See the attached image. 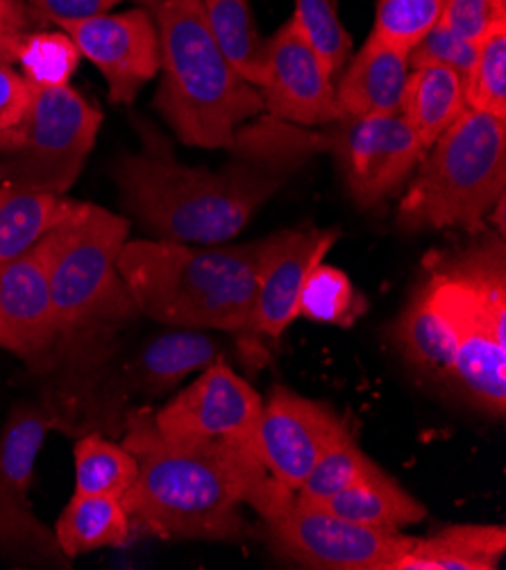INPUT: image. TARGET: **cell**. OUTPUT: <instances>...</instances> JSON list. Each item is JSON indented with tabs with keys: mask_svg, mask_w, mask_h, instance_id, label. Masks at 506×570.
Listing matches in <instances>:
<instances>
[{
	"mask_svg": "<svg viewBox=\"0 0 506 570\" xmlns=\"http://www.w3.org/2000/svg\"><path fill=\"white\" fill-rule=\"evenodd\" d=\"M62 30L80 55L98 67L115 102H135L141 87L159 73V37L146 8L102 14Z\"/></svg>",
	"mask_w": 506,
	"mask_h": 570,
	"instance_id": "2e32d148",
	"label": "cell"
},
{
	"mask_svg": "<svg viewBox=\"0 0 506 570\" xmlns=\"http://www.w3.org/2000/svg\"><path fill=\"white\" fill-rule=\"evenodd\" d=\"M48 253L43 237L26 253L0 262V348L37 362L58 346Z\"/></svg>",
	"mask_w": 506,
	"mask_h": 570,
	"instance_id": "e0dca14e",
	"label": "cell"
},
{
	"mask_svg": "<svg viewBox=\"0 0 506 570\" xmlns=\"http://www.w3.org/2000/svg\"><path fill=\"white\" fill-rule=\"evenodd\" d=\"M506 552L502 525H449L414 539L390 570H495Z\"/></svg>",
	"mask_w": 506,
	"mask_h": 570,
	"instance_id": "ffe728a7",
	"label": "cell"
},
{
	"mask_svg": "<svg viewBox=\"0 0 506 570\" xmlns=\"http://www.w3.org/2000/svg\"><path fill=\"white\" fill-rule=\"evenodd\" d=\"M468 109L464 80L438 67L411 69L405 100L403 117L416 132L418 141L427 150L462 114Z\"/></svg>",
	"mask_w": 506,
	"mask_h": 570,
	"instance_id": "603a6c76",
	"label": "cell"
},
{
	"mask_svg": "<svg viewBox=\"0 0 506 570\" xmlns=\"http://www.w3.org/2000/svg\"><path fill=\"white\" fill-rule=\"evenodd\" d=\"M261 405V395L228 362L218 360L171 403L152 410V421L168 441L228 445L257 458L255 436Z\"/></svg>",
	"mask_w": 506,
	"mask_h": 570,
	"instance_id": "30bf717a",
	"label": "cell"
},
{
	"mask_svg": "<svg viewBox=\"0 0 506 570\" xmlns=\"http://www.w3.org/2000/svg\"><path fill=\"white\" fill-rule=\"evenodd\" d=\"M396 336L405 357L418 371L431 377H453L457 336L443 309L436 305L427 282L405 307Z\"/></svg>",
	"mask_w": 506,
	"mask_h": 570,
	"instance_id": "7402d4cb",
	"label": "cell"
},
{
	"mask_svg": "<svg viewBox=\"0 0 506 570\" xmlns=\"http://www.w3.org/2000/svg\"><path fill=\"white\" fill-rule=\"evenodd\" d=\"M316 507H323L350 523L390 532H403V528L416 525L427 517L425 504L381 469Z\"/></svg>",
	"mask_w": 506,
	"mask_h": 570,
	"instance_id": "44dd1931",
	"label": "cell"
},
{
	"mask_svg": "<svg viewBox=\"0 0 506 570\" xmlns=\"http://www.w3.org/2000/svg\"><path fill=\"white\" fill-rule=\"evenodd\" d=\"M366 307L368 303L355 289L353 279L341 268L320 262L305 282L298 314L316 323L350 327Z\"/></svg>",
	"mask_w": 506,
	"mask_h": 570,
	"instance_id": "83f0119b",
	"label": "cell"
},
{
	"mask_svg": "<svg viewBox=\"0 0 506 570\" xmlns=\"http://www.w3.org/2000/svg\"><path fill=\"white\" fill-rule=\"evenodd\" d=\"M291 21L318 55L329 78L339 76L350 60L353 37L344 28L334 0H296Z\"/></svg>",
	"mask_w": 506,
	"mask_h": 570,
	"instance_id": "4dcf8cb0",
	"label": "cell"
},
{
	"mask_svg": "<svg viewBox=\"0 0 506 570\" xmlns=\"http://www.w3.org/2000/svg\"><path fill=\"white\" fill-rule=\"evenodd\" d=\"M429 292L457 336L453 380L484 414L506 412V323L497 321L457 279L431 268Z\"/></svg>",
	"mask_w": 506,
	"mask_h": 570,
	"instance_id": "7c38bea8",
	"label": "cell"
},
{
	"mask_svg": "<svg viewBox=\"0 0 506 570\" xmlns=\"http://www.w3.org/2000/svg\"><path fill=\"white\" fill-rule=\"evenodd\" d=\"M207 23L232 69L252 87L266 82V41L250 0H200Z\"/></svg>",
	"mask_w": 506,
	"mask_h": 570,
	"instance_id": "484cf974",
	"label": "cell"
},
{
	"mask_svg": "<svg viewBox=\"0 0 506 570\" xmlns=\"http://www.w3.org/2000/svg\"><path fill=\"white\" fill-rule=\"evenodd\" d=\"M52 532L67 559L100 548H123L132 539L121 500L107 495L73 493Z\"/></svg>",
	"mask_w": 506,
	"mask_h": 570,
	"instance_id": "cb8c5ba5",
	"label": "cell"
},
{
	"mask_svg": "<svg viewBox=\"0 0 506 570\" xmlns=\"http://www.w3.org/2000/svg\"><path fill=\"white\" fill-rule=\"evenodd\" d=\"M52 425H58L52 410L21 403L0 434V557L21 566L67 568L71 561L28 500L39 450Z\"/></svg>",
	"mask_w": 506,
	"mask_h": 570,
	"instance_id": "ba28073f",
	"label": "cell"
},
{
	"mask_svg": "<svg viewBox=\"0 0 506 570\" xmlns=\"http://www.w3.org/2000/svg\"><path fill=\"white\" fill-rule=\"evenodd\" d=\"M259 94L275 121L329 126L341 119L331 78L291 19L266 41V82Z\"/></svg>",
	"mask_w": 506,
	"mask_h": 570,
	"instance_id": "9a60e30c",
	"label": "cell"
},
{
	"mask_svg": "<svg viewBox=\"0 0 506 570\" xmlns=\"http://www.w3.org/2000/svg\"><path fill=\"white\" fill-rule=\"evenodd\" d=\"M416 168L398 209L400 227L479 230L506 189V119L466 109Z\"/></svg>",
	"mask_w": 506,
	"mask_h": 570,
	"instance_id": "5b68a950",
	"label": "cell"
},
{
	"mask_svg": "<svg viewBox=\"0 0 506 570\" xmlns=\"http://www.w3.org/2000/svg\"><path fill=\"white\" fill-rule=\"evenodd\" d=\"M100 121L73 87H32L21 124L0 132V187L65 196L82 174Z\"/></svg>",
	"mask_w": 506,
	"mask_h": 570,
	"instance_id": "52a82bcc",
	"label": "cell"
},
{
	"mask_svg": "<svg viewBox=\"0 0 506 570\" xmlns=\"http://www.w3.org/2000/svg\"><path fill=\"white\" fill-rule=\"evenodd\" d=\"M119 3L121 0H28L26 8L32 19L65 28L109 14Z\"/></svg>",
	"mask_w": 506,
	"mask_h": 570,
	"instance_id": "d590c367",
	"label": "cell"
},
{
	"mask_svg": "<svg viewBox=\"0 0 506 570\" xmlns=\"http://www.w3.org/2000/svg\"><path fill=\"white\" fill-rule=\"evenodd\" d=\"M336 242L334 230H285L261 239L255 332L272 338L298 318V303L309 273Z\"/></svg>",
	"mask_w": 506,
	"mask_h": 570,
	"instance_id": "ac0fdd59",
	"label": "cell"
},
{
	"mask_svg": "<svg viewBox=\"0 0 506 570\" xmlns=\"http://www.w3.org/2000/svg\"><path fill=\"white\" fill-rule=\"evenodd\" d=\"M259 250L261 242L194 246L128 239L119 273L139 314L155 323L246 334L255 332Z\"/></svg>",
	"mask_w": 506,
	"mask_h": 570,
	"instance_id": "3957f363",
	"label": "cell"
},
{
	"mask_svg": "<svg viewBox=\"0 0 506 570\" xmlns=\"http://www.w3.org/2000/svg\"><path fill=\"white\" fill-rule=\"evenodd\" d=\"M141 150L115 168L123 207L155 239L194 246L235 239L289 170L325 148L323 135L261 124L237 135L235 161L209 170L180 164L152 128H141Z\"/></svg>",
	"mask_w": 506,
	"mask_h": 570,
	"instance_id": "6da1fadb",
	"label": "cell"
},
{
	"mask_svg": "<svg viewBox=\"0 0 506 570\" xmlns=\"http://www.w3.org/2000/svg\"><path fill=\"white\" fill-rule=\"evenodd\" d=\"M76 493L123 498L139 475V462L126 445L102 434H82L73 448Z\"/></svg>",
	"mask_w": 506,
	"mask_h": 570,
	"instance_id": "4316f807",
	"label": "cell"
},
{
	"mask_svg": "<svg viewBox=\"0 0 506 570\" xmlns=\"http://www.w3.org/2000/svg\"><path fill=\"white\" fill-rule=\"evenodd\" d=\"M325 148L341 166L348 194L359 207H375L396 194L420 164L425 148L400 114L341 117L329 124Z\"/></svg>",
	"mask_w": 506,
	"mask_h": 570,
	"instance_id": "8fae6325",
	"label": "cell"
},
{
	"mask_svg": "<svg viewBox=\"0 0 506 570\" xmlns=\"http://www.w3.org/2000/svg\"><path fill=\"white\" fill-rule=\"evenodd\" d=\"M350 434L348 423L318 401L275 386L257 423V458L266 473L296 493L316 462Z\"/></svg>",
	"mask_w": 506,
	"mask_h": 570,
	"instance_id": "4fadbf2b",
	"label": "cell"
},
{
	"mask_svg": "<svg viewBox=\"0 0 506 570\" xmlns=\"http://www.w3.org/2000/svg\"><path fill=\"white\" fill-rule=\"evenodd\" d=\"M443 0H377L373 32L409 52L440 19Z\"/></svg>",
	"mask_w": 506,
	"mask_h": 570,
	"instance_id": "d6a6232c",
	"label": "cell"
},
{
	"mask_svg": "<svg viewBox=\"0 0 506 570\" xmlns=\"http://www.w3.org/2000/svg\"><path fill=\"white\" fill-rule=\"evenodd\" d=\"M409 52L370 35L334 87L341 117L400 114L409 80Z\"/></svg>",
	"mask_w": 506,
	"mask_h": 570,
	"instance_id": "d6986e66",
	"label": "cell"
},
{
	"mask_svg": "<svg viewBox=\"0 0 506 570\" xmlns=\"http://www.w3.org/2000/svg\"><path fill=\"white\" fill-rule=\"evenodd\" d=\"M477 60V43L462 39L453 30L436 23L411 50H409V71L423 67H438L457 73L464 82L473 71Z\"/></svg>",
	"mask_w": 506,
	"mask_h": 570,
	"instance_id": "836d02e7",
	"label": "cell"
},
{
	"mask_svg": "<svg viewBox=\"0 0 506 570\" xmlns=\"http://www.w3.org/2000/svg\"><path fill=\"white\" fill-rule=\"evenodd\" d=\"M222 360V346L218 338L202 330L176 327L161 332L128 360L119 371H109L102 382V391L93 395L96 414L93 425H105L115 410H119L128 397H155L176 389L187 375L205 371L214 362Z\"/></svg>",
	"mask_w": 506,
	"mask_h": 570,
	"instance_id": "5bb4252c",
	"label": "cell"
},
{
	"mask_svg": "<svg viewBox=\"0 0 506 570\" xmlns=\"http://www.w3.org/2000/svg\"><path fill=\"white\" fill-rule=\"evenodd\" d=\"M493 3H495L499 10H504V12H506V0H493Z\"/></svg>",
	"mask_w": 506,
	"mask_h": 570,
	"instance_id": "f35d334b",
	"label": "cell"
},
{
	"mask_svg": "<svg viewBox=\"0 0 506 570\" xmlns=\"http://www.w3.org/2000/svg\"><path fill=\"white\" fill-rule=\"evenodd\" d=\"M506 21V12L493 0H443L438 23L462 39L479 43L497 23Z\"/></svg>",
	"mask_w": 506,
	"mask_h": 570,
	"instance_id": "e575fe53",
	"label": "cell"
},
{
	"mask_svg": "<svg viewBox=\"0 0 506 570\" xmlns=\"http://www.w3.org/2000/svg\"><path fill=\"white\" fill-rule=\"evenodd\" d=\"M32 17L21 0H0V62L14 65L21 39L30 32Z\"/></svg>",
	"mask_w": 506,
	"mask_h": 570,
	"instance_id": "74e56055",
	"label": "cell"
},
{
	"mask_svg": "<svg viewBox=\"0 0 506 570\" xmlns=\"http://www.w3.org/2000/svg\"><path fill=\"white\" fill-rule=\"evenodd\" d=\"M377 471L379 466L357 445L355 436L348 434L339 443H334L316 462L302 487L296 491V500L318 504Z\"/></svg>",
	"mask_w": 506,
	"mask_h": 570,
	"instance_id": "f1b7e54d",
	"label": "cell"
},
{
	"mask_svg": "<svg viewBox=\"0 0 506 570\" xmlns=\"http://www.w3.org/2000/svg\"><path fill=\"white\" fill-rule=\"evenodd\" d=\"M128 235V218L91 203H82L43 235L58 344L82 332L128 323L139 314L119 273Z\"/></svg>",
	"mask_w": 506,
	"mask_h": 570,
	"instance_id": "8992f818",
	"label": "cell"
},
{
	"mask_svg": "<svg viewBox=\"0 0 506 570\" xmlns=\"http://www.w3.org/2000/svg\"><path fill=\"white\" fill-rule=\"evenodd\" d=\"M152 14L163 71L157 109L180 141L232 148L237 128L259 117L264 100L222 55L200 0H139Z\"/></svg>",
	"mask_w": 506,
	"mask_h": 570,
	"instance_id": "277c9868",
	"label": "cell"
},
{
	"mask_svg": "<svg viewBox=\"0 0 506 570\" xmlns=\"http://www.w3.org/2000/svg\"><path fill=\"white\" fill-rule=\"evenodd\" d=\"M32 100V85L12 69V65L0 62V132L14 128L26 117Z\"/></svg>",
	"mask_w": 506,
	"mask_h": 570,
	"instance_id": "8d00e7d4",
	"label": "cell"
},
{
	"mask_svg": "<svg viewBox=\"0 0 506 570\" xmlns=\"http://www.w3.org/2000/svg\"><path fill=\"white\" fill-rule=\"evenodd\" d=\"M264 523L279 557L316 570H390L414 543L403 532L357 525L298 500Z\"/></svg>",
	"mask_w": 506,
	"mask_h": 570,
	"instance_id": "9c48e42d",
	"label": "cell"
},
{
	"mask_svg": "<svg viewBox=\"0 0 506 570\" xmlns=\"http://www.w3.org/2000/svg\"><path fill=\"white\" fill-rule=\"evenodd\" d=\"M73 39L60 32H28L21 39L17 62L32 87H65L80 65Z\"/></svg>",
	"mask_w": 506,
	"mask_h": 570,
	"instance_id": "1f68e13d",
	"label": "cell"
},
{
	"mask_svg": "<svg viewBox=\"0 0 506 570\" xmlns=\"http://www.w3.org/2000/svg\"><path fill=\"white\" fill-rule=\"evenodd\" d=\"M464 91L468 109L506 119V21L477 43V60Z\"/></svg>",
	"mask_w": 506,
	"mask_h": 570,
	"instance_id": "f546056e",
	"label": "cell"
},
{
	"mask_svg": "<svg viewBox=\"0 0 506 570\" xmlns=\"http://www.w3.org/2000/svg\"><path fill=\"white\" fill-rule=\"evenodd\" d=\"M82 203L54 194H28L0 187V262L34 246Z\"/></svg>",
	"mask_w": 506,
	"mask_h": 570,
	"instance_id": "d4e9b609",
	"label": "cell"
},
{
	"mask_svg": "<svg viewBox=\"0 0 506 570\" xmlns=\"http://www.w3.org/2000/svg\"><path fill=\"white\" fill-rule=\"evenodd\" d=\"M123 445L139 462V475L121 498L132 534L171 541H239L248 534L241 504L268 521L294 504L250 452L163 439L152 410L126 416Z\"/></svg>",
	"mask_w": 506,
	"mask_h": 570,
	"instance_id": "7a4b0ae2",
	"label": "cell"
}]
</instances>
